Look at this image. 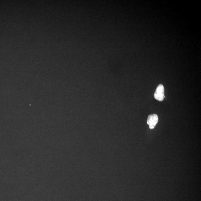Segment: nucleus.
<instances>
[{
    "mask_svg": "<svg viewBox=\"0 0 201 201\" xmlns=\"http://www.w3.org/2000/svg\"><path fill=\"white\" fill-rule=\"evenodd\" d=\"M155 99L162 101L164 99V88L162 84H159L157 86L154 94Z\"/></svg>",
    "mask_w": 201,
    "mask_h": 201,
    "instance_id": "f257e3e1",
    "label": "nucleus"
},
{
    "mask_svg": "<svg viewBox=\"0 0 201 201\" xmlns=\"http://www.w3.org/2000/svg\"><path fill=\"white\" fill-rule=\"evenodd\" d=\"M158 121V117L157 114H153L149 115L147 117V123L149 126L150 129H153Z\"/></svg>",
    "mask_w": 201,
    "mask_h": 201,
    "instance_id": "f03ea898",
    "label": "nucleus"
}]
</instances>
